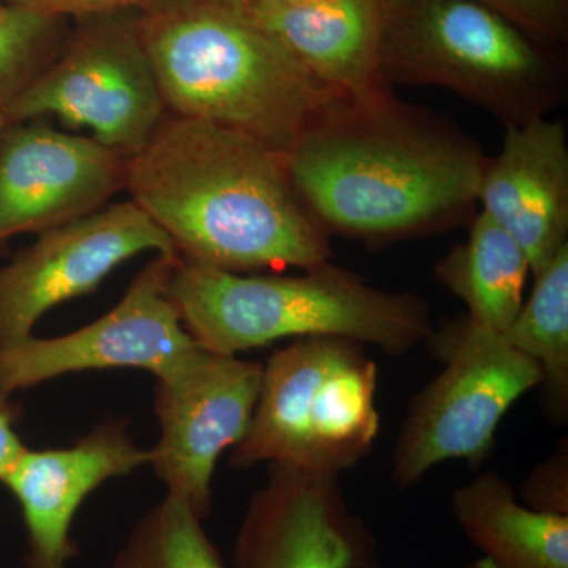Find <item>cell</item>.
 <instances>
[{"label": "cell", "instance_id": "26", "mask_svg": "<svg viewBox=\"0 0 568 568\" xmlns=\"http://www.w3.org/2000/svg\"><path fill=\"white\" fill-rule=\"evenodd\" d=\"M355 568H383V567H381L379 560H377V556H376V558L366 560V562L361 564V566L355 567ZM469 568H485V567L481 566V564L478 562V560H477V562L474 564V566H470Z\"/></svg>", "mask_w": 568, "mask_h": 568}, {"label": "cell", "instance_id": "27", "mask_svg": "<svg viewBox=\"0 0 568 568\" xmlns=\"http://www.w3.org/2000/svg\"><path fill=\"white\" fill-rule=\"evenodd\" d=\"M261 2L282 3V6H291V3L310 2V0H261Z\"/></svg>", "mask_w": 568, "mask_h": 568}, {"label": "cell", "instance_id": "25", "mask_svg": "<svg viewBox=\"0 0 568 568\" xmlns=\"http://www.w3.org/2000/svg\"><path fill=\"white\" fill-rule=\"evenodd\" d=\"M20 416V406L10 396H0V484L28 450L14 429Z\"/></svg>", "mask_w": 568, "mask_h": 568}, {"label": "cell", "instance_id": "15", "mask_svg": "<svg viewBox=\"0 0 568 568\" xmlns=\"http://www.w3.org/2000/svg\"><path fill=\"white\" fill-rule=\"evenodd\" d=\"M481 212L506 230L536 275L568 245V144L560 121L506 126L478 186Z\"/></svg>", "mask_w": 568, "mask_h": 568}, {"label": "cell", "instance_id": "20", "mask_svg": "<svg viewBox=\"0 0 568 568\" xmlns=\"http://www.w3.org/2000/svg\"><path fill=\"white\" fill-rule=\"evenodd\" d=\"M189 504L164 496L134 525L106 568H230Z\"/></svg>", "mask_w": 568, "mask_h": 568}, {"label": "cell", "instance_id": "4", "mask_svg": "<svg viewBox=\"0 0 568 568\" xmlns=\"http://www.w3.org/2000/svg\"><path fill=\"white\" fill-rule=\"evenodd\" d=\"M183 327L211 353L338 336L399 357L435 331L425 298L392 293L328 261L301 275L234 274L179 256L168 284Z\"/></svg>", "mask_w": 568, "mask_h": 568}, {"label": "cell", "instance_id": "28", "mask_svg": "<svg viewBox=\"0 0 568 568\" xmlns=\"http://www.w3.org/2000/svg\"><path fill=\"white\" fill-rule=\"evenodd\" d=\"M379 2H383V3H384V2H387V0H379Z\"/></svg>", "mask_w": 568, "mask_h": 568}, {"label": "cell", "instance_id": "5", "mask_svg": "<svg viewBox=\"0 0 568 568\" xmlns=\"http://www.w3.org/2000/svg\"><path fill=\"white\" fill-rule=\"evenodd\" d=\"M379 65L387 84L448 89L506 126L548 118L566 97L556 51L476 0L384 2Z\"/></svg>", "mask_w": 568, "mask_h": 568}, {"label": "cell", "instance_id": "2", "mask_svg": "<svg viewBox=\"0 0 568 568\" xmlns=\"http://www.w3.org/2000/svg\"><path fill=\"white\" fill-rule=\"evenodd\" d=\"M125 190L190 263L256 274L331 261L286 153L237 130L168 114L126 160Z\"/></svg>", "mask_w": 568, "mask_h": 568}, {"label": "cell", "instance_id": "1", "mask_svg": "<svg viewBox=\"0 0 568 568\" xmlns=\"http://www.w3.org/2000/svg\"><path fill=\"white\" fill-rule=\"evenodd\" d=\"M487 156L435 111L394 89L334 97L286 152L298 200L331 235L388 244L435 234L478 203Z\"/></svg>", "mask_w": 568, "mask_h": 568}, {"label": "cell", "instance_id": "10", "mask_svg": "<svg viewBox=\"0 0 568 568\" xmlns=\"http://www.w3.org/2000/svg\"><path fill=\"white\" fill-rule=\"evenodd\" d=\"M263 364L204 349L174 375L156 379L153 410L160 437L153 474L200 515L212 510V478L224 452L237 446L252 424Z\"/></svg>", "mask_w": 568, "mask_h": 568}, {"label": "cell", "instance_id": "9", "mask_svg": "<svg viewBox=\"0 0 568 568\" xmlns=\"http://www.w3.org/2000/svg\"><path fill=\"white\" fill-rule=\"evenodd\" d=\"M178 260V253L155 254L111 312L78 331L0 346V396L71 373L130 368L163 379L193 364L204 347L183 327L168 295Z\"/></svg>", "mask_w": 568, "mask_h": 568}, {"label": "cell", "instance_id": "19", "mask_svg": "<svg viewBox=\"0 0 568 568\" xmlns=\"http://www.w3.org/2000/svg\"><path fill=\"white\" fill-rule=\"evenodd\" d=\"M530 295L504 336L541 373V396L549 420L568 417V245L538 274Z\"/></svg>", "mask_w": 568, "mask_h": 568}, {"label": "cell", "instance_id": "24", "mask_svg": "<svg viewBox=\"0 0 568 568\" xmlns=\"http://www.w3.org/2000/svg\"><path fill=\"white\" fill-rule=\"evenodd\" d=\"M9 6L24 7L52 18L97 17V14L123 13L133 9H151L164 0H0Z\"/></svg>", "mask_w": 568, "mask_h": 568}, {"label": "cell", "instance_id": "22", "mask_svg": "<svg viewBox=\"0 0 568 568\" xmlns=\"http://www.w3.org/2000/svg\"><path fill=\"white\" fill-rule=\"evenodd\" d=\"M530 39L558 51L568 37V0H476Z\"/></svg>", "mask_w": 568, "mask_h": 568}, {"label": "cell", "instance_id": "21", "mask_svg": "<svg viewBox=\"0 0 568 568\" xmlns=\"http://www.w3.org/2000/svg\"><path fill=\"white\" fill-rule=\"evenodd\" d=\"M63 24L62 18L0 6V133L13 103L61 52Z\"/></svg>", "mask_w": 568, "mask_h": 568}, {"label": "cell", "instance_id": "7", "mask_svg": "<svg viewBox=\"0 0 568 568\" xmlns=\"http://www.w3.org/2000/svg\"><path fill=\"white\" fill-rule=\"evenodd\" d=\"M426 345L444 368L410 399L396 437L390 478L402 491L440 463L484 465L503 418L541 383L538 366L506 336L466 315L435 327Z\"/></svg>", "mask_w": 568, "mask_h": 568}, {"label": "cell", "instance_id": "17", "mask_svg": "<svg viewBox=\"0 0 568 568\" xmlns=\"http://www.w3.org/2000/svg\"><path fill=\"white\" fill-rule=\"evenodd\" d=\"M452 514L485 568H568V515L526 506L495 470L455 489Z\"/></svg>", "mask_w": 568, "mask_h": 568}, {"label": "cell", "instance_id": "29", "mask_svg": "<svg viewBox=\"0 0 568 568\" xmlns=\"http://www.w3.org/2000/svg\"><path fill=\"white\" fill-rule=\"evenodd\" d=\"M0 6H2V2H0Z\"/></svg>", "mask_w": 568, "mask_h": 568}, {"label": "cell", "instance_id": "11", "mask_svg": "<svg viewBox=\"0 0 568 568\" xmlns=\"http://www.w3.org/2000/svg\"><path fill=\"white\" fill-rule=\"evenodd\" d=\"M178 253L133 201L39 234L0 267V346L33 335L54 306L91 294L141 253Z\"/></svg>", "mask_w": 568, "mask_h": 568}, {"label": "cell", "instance_id": "16", "mask_svg": "<svg viewBox=\"0 0 568 568\" xmlns=\"http://www.w3.org/2000/svg\"><path fill=\"white\" fill-rule=\"evenodd\" d=\"M254 21L274 36L315 80L343 97L375 95L392 88L381 77L383 2L242 0Z\"/></svg>", "mask_w": 568, "mask_h": 568}, {"label": "cell", "instance_id": "14", "mask_svg": "<svg viewBox=\"0 0 568 568\" xmlns=\"http://www.w3.org/2000/svg\"><path fill=\"white\" fill-rule=\"evenodd\" d=\"M151 462L130 436L129 420L108 418L73 446L31 450L3 478L24 519L28 568H67L77 556L71 525L85 497L111 478Z\"/></svg>", "mask_w": 568, "mask_h": 568}, {"label": "cell", "instance_id": "23", "mask_svg": "<svg viewBox=\"0 0 568 568\" xmlns=\"http://www.w3.org/2000/svg\"><path fill=\"white\" fill-rule=\"evenodd\" d=\"M523 503L547 514L568 515L567 444L540 463L521 488Z\"/></svg>", "mask_w": 568, "mask_h": 568}, {"label": "cell", "instance_id": "6", "mask_svg": "<svg viewBox=\"0 0 568 568\" xmlns=\"http://www.w3.org/2000/svg\"><path fill=\"white\" fill-rule=\"evenodd\" d=\"M377 366L365 345L305 336L263 364L252 424L231 448L230 466L284 465L342 476L379 435Z\"/></svg>", "mask_w": 568, "mask_h": 568}, {"label": "cell", "instance_id": "13", "mask_svg": "<svg viewBox=\"0 0 568 568\" xmlns=\"http://www.w3.org/2000/svg\"><path fill=\"white\" fill-rule=\"evenodd\" d=\"M267 467L239 526L233 568H355L376 558L375 536L347 506L339 476Z\"/></svg>", "mask_w": 568, "mask_h": 568}, {"label": "cell", "instance_id": "3", "mask_svg": "<svg viewBox=\"0 0 568 568\" xmlns=\"http://www.w3.org/2000/svg\"><path fill=\"white\" fill-rule=\"evenodd\" d=\"M138 29L168 114L256 138L286 153L339 93L261 28L242 0H164Z\"/></svg>", "mask_w": 568, "mask_h": 568}, {"label": "cell", "instance_id": "12", "mask_svg": "<svg viewBox=\"0 0 568 568\" xmlns=\"http://www.w3.org/2000/svg\"><path fill=\"white\" fill-rule=\"evenodd\" d=\"M126 160L92 136L50 123H10L0 133V248L102 211L125 190Z\"/></svg>", "mask_w": 568, "mask_h": 568}, {"label": "cell", "instance_id": "18", "mask_svg": "<svg viewBox=\"0 0 568 568\" xmlns=\"http://www.w3.org/2000/svg\"><path fill=\"white\" fill-rule=\"evenodd\" d=\"M528 256L506 230L480 212L465 244L452 246L435 265L437 282L465 302L473 323L504 334L525 302Z\"/></svg>", "mask_w": 568, "mask_h": 568}, {"label": "cell", "instance_id": "8", "mask_svg": "<svg viewBox=\"0 0 568 568\" xmlns=\"http://www.w3.org/2000/svg\"><path fill=\"white\" fill-rule=\"evenodd\" d=\"M80 21L77 36L13 103L9 125L54 115L129 160L168 115L138 20L111 13Z\"/></svg>", "mask_w": 568, "mask_h": 568}]
</instances>
